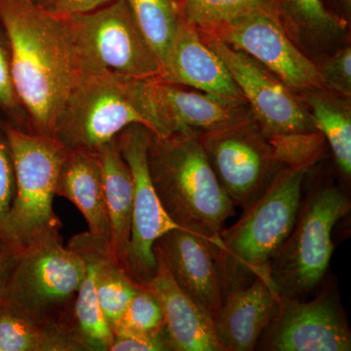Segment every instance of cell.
I'll use <instances>...</instances> for the list:
<instances>
[{
  "mask_svg": "<svg viewBox=\"0 0 351 351\" xmlns=\"http://www.w3.org/2000/svg\"><path fill=\"white\" fill-rule=\"evenodd\" d=\"M0 23L10 39L14 84L31 132L54 137L58 117L82 75L68 21L34 0H0Z\"/></svg>",
  "mask_w": 351,
  "mask_h": 351,
  "instance_id": "1",
  "label": "cell"
},
{
  "mask_svg": "<svg viewBox=\"0 0 351 351\" xmlns=\"http://www.w3.org/2000/svg\"><path fill=\"white\" fill-rule=\"evenodd\" d=\"M152 181L161 204L182 228L197 234L209 246L219 243L225 223L235 214L199 137L152 133L147 151Z\"/></svg>",
  "mask_w": 351,
  "mask_h": 351,
  "instance_id": "2",
  "label": "cell"
},
{
  "mask_svg": "<svg viewBox=\"0 0 351 351\" xmlns=\"http://www.w3.org/2000/svg\"><path fill=\"white\" fill-rule=\"evenodd\" d=\"M313 164L285 166L239 221L221 233L212 247L223 299L256 278L269 279L270 265L294 228L302 200V184ZM274 282V281H272Z\"/></svg>",
  "mask_w": 351,
  "mask_h": 351,
  "instance_id": "3",
  "label": "cell"
},
{
  "mask_svg": "<svg viewBox=\"0 0 351 351\" xmlns=\"http://www.w3.org/2000/svg\"><path fill=\"white\" fill-rule=\"evenodd\" d=\"M85 274L86 263L77 252L64 246L61 234L48 237L23 252L2 302L71 338L76 298Z\"/></svg>",
  "mask_w": 351,
  "mask_h": 351,
  "instance_id": "4",
  "label": "cell"
},
{
  "mask_svg": "<svg viewBox=\"0 0 351 351\" xmlns=\"http://www.w3.org/2000/svg\"><path fill=\"white\" fill-rule=\"evenodd\" d=\"M16 171V195L6 237L21 251L60 234L62 221L53 210L60 167L68 149L52 136L15 128L2 120Z\"/></svg>",
  "mask_w": 351,
  "mask_h": 351,
  "instance_id": "5",
  "label": "cell"
},
{
  "mask_svg": "<svg viewBox=\"0 0 351 351\" xmlns=\"http://www.w3.org/2000/svg\"><path fill=\"white\" fill-rule=\"evenodd\" d=\"M350 206L334 184L318 186L302 200L294 228L270 265L281 297L302 299L322 283L334 250L332 230Z\"/></svg>",
  "mask_w": 351,
  "mask_h": 351,
  "instance_id": "6",
  "label": "cell"
},
{
  "mask_svg": "<svg viewBox=\"0 0 351 351\" xmlns=\"http://www.w3.org/2000/svg\"><path fill=\"white\" fill-rule=\"evenodd\" d=\"M136 80L112 73L82 75L58 117L54 137L68 149L97 154L126 127H147L138 108Z\"/></svg>",
  "mask_w": 351,
  "mask_h": 351,
  "instance_id": "7",
  "label": "cell"
},
{
  "mask_svg": "<svg viewBox=\"0 0 351 351\" xmlns=\"http://www.w3.org/2000/svg\"><path fill=\"white\" fill-rule=\"evenodd\" d=\"M64 19L82 75L112 73L140 80L160 75V63L126 0Z\"/></svg>",
  "mask_w": 351,
  "mask_h": 351,
  "instance_id": "8",
  "label": "cell"
},
{
  "mask_svg": "<svg viewBox=\"0 0 351 351\" xmlns=\"http://www.w3.org/2000/svg\"><path fill=\"white\" fill-rule=\"evenodd\" d=\"M136 98L147 128L158 137L178 133L205 135L250 121L245 101L191 91L159 77L137 78Z\"/></svg>",
  "mask_w": 351,
  "mask_h": 351,
  "instance_id": "9",
  "label": "cell"
},
{
  "mask_svg": "<svg viewBox=\"0 0 351 351\" xmlns=\"http://www.w3.org/2000/svg\"><path fill=\"white\" fill-rule=\"evenodd\" d=\"M152 132L132 124L117 136L120 152L131 170L134 182L131 237L126 269L140 285L149 282L157 270L154 246L170 230L180 228L164 209L157 195L147 162Z\"/></svg>",
  "mask_w": 351,
  "mask_h": 351,
  "instance_id": "10",
  "label": "cell"
},
{
  "mask_svg": "<svg viewBox=\"0 0 351 351\" xmlns=\"http://www.w3.org/2000/svg\"><path fill=\"white\" fill-rule=\"evenodd\" d=\"M198 137L219 184L242 209L257 200L285 167L269 138L250 121Z\"/></svg>",
  "mask_w": 351,
  "mask_h": 351,
  "instance_id": "11",
  "label": "cell"
},
{
  "mask_svg": "<svg viewBox=\"0 0 351 351\" xmlns=\"http://www.w3.org/2000/svg\"><path fill=\"white\" fill-rule=\"evenodd\" d=\"M200 34L226 64L265 137L318 131L309 112L271 71L214 34Z\"/></svg>",
  "mask_w": 351,
  "mask_h": 351,
  "instance_id": "12",
  "label": "cell"
},
{
  "mask_svg": "<svg viewBox=\"0 0 351 351\" xmlns=\"http://www.w3.org/2000/svg\"><path fill=\"white\" fill-rule=\"evenodd\" d=\"M261 350L350 351L351 332L343 307L332 290L311 301L281 297L276 317L263 332Z\"/></svg>",
  "mask_w": 351,
  "mask_h": 351,
  "instance_id": "13",
  "label": "cell"
},
{
  "mask_svg": "<svg viewBox=\"0 0 351 351\" xmlns=\"http://www.w3.org/2000/svg\"><path fill=\"white\" fill-rule=\"evenodd\" d=\"M210 34L246 53L289 88L308 91L326 87L318 66L295 47L282 27L263 9Z\"/></svg>",
  "mask_w": 351,
  "mask_h": 351,
  "instance_id": "14",
  "label": "cell"
},
{
  "mask_svg": "<svg viewBox=\"0 0 351 351\" xmlns=\"http://www.w3.org/2000/svg\"><path fill=\"white\" fill-rule=\"evenodd\" d=\"M154 251L180 288L215 319L223 304V293L213 251L207 241L184 228H175L157 239Z\"/></svg>",
  "mask_w": 351,
  "mask_h": 351,
  "instance_id": "15",
  "label": "cell"
},
{
  "mask_svg": "<svg viewBox=\"0 0 351 351\" xmlns=\"http://www.w3.org/2000/svg\"><path fill=\"white\" fill-rule=\"evenodd\" d=\"M159 78L213 96L246 103L221 58L205 43L200 32L182 19Z\"/></svg>",
  "mask_w": 351,
  "mask_h": 351,
  "instance_id": "16",
  "label": "cell"
},
{
  "mask_svg": "<svg viewBox=\"0 0 351 351\" xmlns=\"http://www.w3.org/2000/svg\"><path fill=\"white\" fill-rule=\"evenodd\" d=\"M280 301L274 283L261 277L246 287L226 293L214 319L215 332L223 350H255L278 313Z\"/></svg>",
  "mask_w": 351,
  "mask_h": 351,
  "instance_id": "17",
  "label": "cell"
},
{
  "mask_svg": "<svg viewBox=\"0 0 351 351\" xmlns=\"http://www.w3.org/2000/svg\"><path fill=\"white\" fill-rule=\"evenodd\" d=\"M145 288L160 302L172 351H223L215 332L214 318L173 278L160 258Z\"/></svg>",
  "mask_w": 351,
  "mask_h": 351,
  "instance_id": "18",
  "label": "cell"
},
{
  "mask_svg": "<svg viewBox=\"0 0 351 351\" xmlns=\"http://www.w3.org/2000/svg\"><path fill=\"white\" fill-rule=\"evenodd\" d=\"M56 195L73 203L86 219L90 234L112 249L103 167L98 154L68 149L58 175Z\"/></svg>",
  "mask_w": 351,
  "mask_h": 351,
  "instance_id": "19",
  "label": "cell"
},
{
  "mask_svg": "<svg viewBox=\"0 0 351 351\" xmlns=\"http://www.w3.org/2000/svg\"><path fill=\"white\" fill-rule=\"evenodd\" d=\"M68 246L93 263L97 297L112 331L137 294L140 284L132 278L125 265L117 258L110 247L95 239L89 232L71 237Z\"/></svg>",
  "mask_w": 351,
  "mask_h": 351,
  "instance_id": "20",
  "label": "cell"
},
{
  "mask_svg": "<svg viewBox=\"0 0 351 351\" xmlns=\"http://www.w3.org/2000/svg\"><path fill=\"white\" fill-rule=\"evenodd\" d=\"M97 154L103 167L112 252L126 267L133 211V178L120 152L117 137L104 145Z\"/></svg>",
  "mask_w": 351,
  "mask_h": 351,
  "instance_id": "21",
  "label": "cell"
},
{
  "mask_svg": "<svg viewBox=\"0 0 351 351\" xmlns=\"http://www.w3.org/2000/svg\"><path fill=\"white\" fill-rule=\"evenodd\" d=\"M0 351H80L68 335L27 317L2 302Z\"/></svg>",
  "mask_w": 351,
  "mask_h": 351,
  "instance_id": "22",
  "label": "cell"
},
{
  "mask_svg": "<svg viewBox=\"0 0 351 351\" xmlns=\"http://www.w3.org/2000/svg\"><path fill=\"white\" fill-rule=\"evenodd\" d=\"M83 260L86 263V274L76 298L71 338L80 351H110L113 332L97 297L94 265L89 258Z\"/></svg>",
  "mask_w": 351,
  "mask_h": 351,
  "instance_id": "23",
  "label": "cell"
},
{
  "mask_svg": "<svg viewBox=\"0 0 351 351\" xmlns=\"http://www.w3.org/2000/svg\"><path fill=\"white\" fill-rule=\"evenodd\" d=\"M126 1L143 36L158 59L162 71L182 19L177 6L172 0Z\"/></svg>",
  "mask_w": 351,
  "mask_h": 351,
  "instance_id": "24",
  "label": "cell"
},
{
  "mask_svg": "<svg viewBox=\"0 0 351 351\" xmlns=\"http://www.w3.org/2000/svg\"><path fill=\"white\" fill-rule=\"evenodd\" d=\"M307 103L311 107L314 125L331 147L335 161L346 179L351 176V117L350 110L337 101L309 93Z\"/></svg>",
  "mask_w": 351,
  "mask_h": 351,
  "instance_id": "25",
  "label": "cell"
},
{
  "mask_svg": "<svg viewBox=\"0 0 351 351\" xmlns=\"http://www.w3.org/2000/svg\"><path fill=\"white\" fill-rule=\"evenodd\" d=\"M267 0H184L179 10L184 22L198 31L210 32L255 11Z\"/></svg>",
  "mask_w": 351,
  "mask_h": 351,
  "instance_id": "26",
  "label": "cell"
},
{
  "mask_svg": "<svg viewBox=\"0 0 351 351\" xmlns=\"http://www.w3.org/2000/svg\"><path fill=\"white\" fill-rule=\"evenodd\" d=\"M165 328V315L160 302L149 289L141 285L123 315L113 327V338L154 335L163 331Z\"/></svg>",
  "mask_w": 351,
  "mask_h": 351,
  "instance_id": "27",
  "label": "cell"
},
{
  "mask_svg": "<svg viewBox=\"0 0 351 351\" xmlns=\"http://www.w3.org/2000/svg\"><path fill=\"white\" fill-rule=\"evenodd\" d=\"M0 119L15 128L31 132L29 117L21 101L12 75V48L0 23Z\"/></svg>",
  "mask_w": 351,
  "mask_h": 351,
  "instance_id": "28",
  "label": "cell"
},
{
  "mask_svg": "<svg viewBox=\"0 0 351 351\" xmlns=\"http://www.w3.org/2000/svg\"><path fill=\"white\" fill-rule=\"evenodd\" d=\"M16 195V171L12 151L0 119V234L6 237L7 221Z\"/></svg>",
  "mask_w": 351,
  "mask_h": 351,
  "instance_id": "29",
  "label": "cell"
},
{
  "mask_svg": "<svg viewBox=\"0 0 351 351\" xmlns=\"http://www.w3.org/2000/svg\"><path fill=\"white\" fill-rule=\"evenodd\" d=\"M319 69L325 86L339 94L350 97L351 94V49L346 47L330 58Z\"/></svg>",
  "mask_w": 351,
  "mask_h": 351,
  "instance_id": "30",
  "label": "cell"
},
{
  "mask_svg": "<svg viewBox=\"0 0 351 351\" xmlns=\"http://www.w3.org/2000/svg\"><path fill=\"white\" fill-rule=\"evenodd\" d=\"M293 12L306 27L316 32H331L341 29V24L331 15L321 0H286Z\"/></svg>",
  "mask_w": 351,
  "mask_h": 351,
  "instance_id": "31",
  "label": "cell"
},
{
  "mask_svg": "<svg viewBox=\"0 0 351 351\" xmlns=\"http://www.w3.org/2000/svg\"><path fill=\"white\" fill-rule=\"evenodd\" d=\"M110 351H172L167 328L154 335L114 337Z\"/></svg>",
  "mask_w": 351,
  "mask_h": 351,
  "instance_id": "32",
  "label": "cell"
},
{
  "mask_svg": "<svg viewBox=\"0 0 351 351\" xmlns=\"http://www.w3.org/2000/svg\"><path fill=\"white\" fill-rule=\"evenodd\" d=\"M41 8L60 18L92 12L114 0H34Z\"/></svg>",
  "mask_w": 351,
  "mask_h": 351,
  "instance_id": "33",
  "label": "cell"
},
{
  "mask_svg": "<svg viewBox=\"0 0 351 351\" xmlns=\"http://www.w3.org/2000/svg\"><path fill=\"white\" fill-rule=\"evenodd\" d=\"M22 253L10 240L0 234V302Z\"/></svg>",
  "mask_w": 351,
  "mask_h": 351,
  "instance_id": "34",
  "label": "cell"
},
{
  "mask_svg": "<svg viewBox=\"0 0 351 351\" xmlns=\"http://www.w3.org/2000/svg\"><path fill=\"white\" fill-rule=\"evenodd\" d=\"M341 1H343V3L345 4L346 8L350 9L351 0H341Z\"/></svg>",
  "mask_w": 351,
  "mask_h": 351,
  "instance_id": "35",
  "label": "cell"
},
{
  "mask_svg": "<svg viewBox=\"0 0 351 351\" xmlns=\"http://www.w3.org/2000/svg\"><path fill=\"white\" fill-rule=\"evenodd\" d=\"M1 304H2V302H0V308H1Z\"/></svg>",
  "mask_w": 351,
  "mask_h": 351,
  "instance_id": "36",
  "label": "cell"
}]
</instances>
